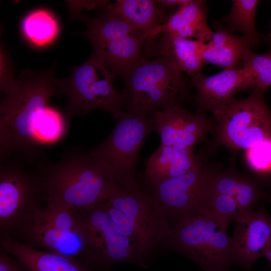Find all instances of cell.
Returning <instances> with one entry per match:
<instances>
[{
  "mask_svg": "<svg viewBox=\"0 0 271 271\" xmlns=\"http://www.w3.org/2000/svg\"><path fill=\"white\" fill-rule=\"evenodd\" d=\"M80 211L90 231L92 271H111L122 263L147 268L170 250L169 221L154 194L140 183Z\"/></svg>",
  "mask_w": 271,
  "mask_h": 271,
  "instance_id": "1",
  "label": "cell"
},
{
  "mask_svg": "<svg viewBox=\"0 0 271 271\" xmlns=\"http://www.w3.org/2000/svg\"><path fill=\"white\" fill-rule=\"evenodd\" d=\"M55 65L46 70L20 72L16 87L5 95L0 107L1 142L12 153L30 159L38 147L37 122L49 100L63 94V79L55 77Z\"/></svg>",
  "mask_w": 271,
  "mask_h": 271,
  "instance_id": "2",
  "label": "cell"
},
{
  "mask_svg": "<svg viewBox=\"0 0 271 271\" xmlns=\"http://www.w3.org/2000/svg\"><path fill=\"white\" fill-rule=\"evenodd\" d=\"M46 205L92 208L121 189L109 174L82 151L67 152L54 164L39 169Z\"/></svg>",
  "mask_w": 271,
  "mask_h": 271,
  "instance_id": "3",
  "label": "cell"
},
{
  "mask_svg": "<svg viewBox=\"0 0 271 271\" xmlns=\"http://www.w3.org/2000/svg\"><path fill=\"white\" fill-rule=\"evenodd\" d=\"M121 107L147 116L157 110L180 106L188 98L190 82L165 59H145L123 79Z\"/></svg>",
  "mask_w": 271,
  "mask_h": 271,
  "instance_id": "4",
  "label": "cell"
},
{
  "mask_svg": "<svg viewBox=\"0 0 271 271\" xmlns=\"http://www.w3.org/2000/svg\"><path fill=\"white\" fill-rule=\"evenodd\" d=\"M171 228L170 249L185 255L205 271H225L235 261L232 238L210 213L182 218Z\"/></svg>",
  "mask_w": 271,
  "mask_h": 271,
  "instance_id": "5",
  "label": "cell"
},
{
  "mask_svg": "<svg viewBox=\"0 0 271 271\" xmlns=\"http://www.w3.org/2000/svg\"><path fill=\"white\" fill-rule=\"evenodd\" d=\"M108 137L88 152L121 187L139 183L136 175L141 148L155 130L151 117L121 111Z\"/></svg>",
  "mask_w": 271,
  "mask_h": 271,
  "instance_id": "6",
  "label": "cell"
},
{
  "mask_svg": "<svg viewBox=\"0 0 271 271\" xmlns=\"http://www.w3.org/2000/svg\"><path fill=\"white\" fill-rule=\"evenodd\" d=\"M264 94L252 91L245 98H235L214 115L216 123L211 149L221 146L236 155L271 139V111Z\"/></svg>",
  "mask_w": 271,
  "mask_h": 271,
  "instance_id": "7",
  "label": "cell"
},
{
  "mask_svg": "<svg viewBox=\"0 0 271 271\" xmlns=\"http://www.w3.org/2000/svg\"><path fill=\"white\" fill-rule=\"evenodd\" d=\"M114 79L101 56L93 50L85 62L74 67L69 76L63 79L67 118L100 109L108 111L114 118L122 107L120 93L113 86Z\"/></svg>",
  "mask_w": 271,
  "mask_h": 271,
  "instance_id": "8",
  "label": "cell"
},
{
  "mask_svg": "<svg viewBox=\"0 0 271 271\" xmlns=\"http://www.w3.org/2000/svg\"><path fill=\"white\" fill-rule=\"evenodd\" d=\"M7 160L0 168V232L20 236L45 201L39 174L31 173L18 161Z\"/></svg>",
  "mask_w": 271,
  "mask_h": 271,
  "instance_id": "9",
  "label": "cell"
},
{
  "mask_svg": "<svg viewBox=\"0 0 271 271\" xmlns=\"http://www.w3.org/2000/svg\"><path fill=\"white\" fill-rule=\"evenodd\" d=\"M218 165L206 159L193 171L161 182L154 194L166 215L171 228L185 217L208 212L207 204L212 193V184Z\"/></svg>",
  "mask_w": 271,
  "mask_h": 271,
  "instance_id": "10",
  "label": "cell"
},
{
  "mask_svg": "<svg viewBox=\"0 0 271 271\" xmlns=\"http://www.w3.org/2000/svg\"><path fill=\"white\" fill-rule=\"evenodd\" d=\"M151 117L161 144L180 149L193 150L195 145L207 141V134L213 133L216 123L180 106L155 111Z\"/></svg>",
  "mask_w": 271,
  "mask_h": 271,
  "instance_id": "11",
  "label": "cell"
},
{
  "mask_svg": "<svg viewBox=\"0 0 271 271\" xmlns=\"http://www.w3.org/2000/svg\"><path fill=\"white\" fill-rule=\"evenodd\" d=\"M190 77L191 86L196 89L193 96L197 106L196 113L200 115L207 111L215 115L235 98L236 93L250 88L247 74L242 67L223 69L210 76L201 72Z\"/></svg>",
  "mask_w": 271,
  "mask_h": 271,
  "instance_id": "12",
  "label": "cell"
},
{
  "mask_svg": "<svg viewBox=\"0 0 271 271\" xmlns=\"http://www.w3.org/2000/svg\"><path fill=\"white\" fill-rule=\"evenodd\" d=\"M206 43L162 33L145 40L144 56L162 57L177 71L190 77L201 72L206 64L202 53Z\"/></svg>",
  "mask_w": 271,
  "mask_h": 271,
  "instance_id": "13",
  "label": "cell"
},
{
  "mask_svg": "<svg viewBox=\"0 0 271 271\" xmlns=\"http://www.w3.org/2000/svg\"><path fill=\"white\" fill-rule=\"evenodd\" d=\"M23 243L61 255L75 258L84 264L90 255L91 240L61 230L36 216L22 233Z\"/></svg>",
  "mask_w": 271,
  "mask_h": 271,
  "instance_id": "14",
  "label": "cell"
},
{
  "mask_svg": "<svg viewBox=\"0 0 271 271\" xmlns=\"http://www.w3.org/2000/svg\"><path fill=\"white\" fill-rule=\"evenodd\" d=\"M206 159L194 150L180 149L160 144L146 160L143 174L144 185L151 192L162 181L190 172L200 166Z\"/></svg>",
  "mask_w": 271,
  "mask_h": 271,
  "instance_id": "15",
  "label": "cell"
},
{
  "mask_svg": "<svg viewBox=\"0 0 271 271\" xmlns=\"http://www.w3.org/2000/svg\"><path fill=\"white\" fill-rule=\"evenodd\" d=\"M232 239L235 261L250 269L271 241V215L260 207L237 223Z\"/></svg>",
  "mask_w": 271,
  "mask_h": 271,
  "instance_id": "16",
  "label": "cell"
},
{
  "mask_svg": "<svg viewBox=\"0 0 271 271\" xmlns=\"http://www.w3.org/2000/svg\"><path fill=\"white\" fill-rule=\"evenodd\" d=\"M205 1L188 0L172 12L166 23L144 36L145 40L162 33H169L179 37L208 42L214 31L208 26L207 15L208 9Z\"/></svg>",
  "mask_w": 271,
  "mask_h": 271,
  "instance_id": "17",
  "label": "cell"
},
{
  "mask_svg": "<svg viewBox=\"0 0 271 271\" xmlns=\"http://www.w3.org/2000/svg\"><path fill=\"white\" fill-rule=\"evenodd\" d=\"M0 232L1 248L28 271H91L75 258L37 249Z\"/></svg>",
  "mask_w": 271,
  "mask_h": 271,
  "instance_id": "18",
  "label": "cell"
},
{
  "mask_svg": "<svg viewBox=\"0 0 271 271\" xmlns=\"http://www.w3.org/2000/svg\"><path fill=\"white\" fill-rule=\"evenodd\" d=\"M214 27L215 31L202 53L206 64L224 69L241 68L246 53L252 48L249 42L243 35H234L220 23H214Z\"/></svg>",
  "mask_w": 271,
  "mask_h": 271,
  "instance_id": "19",
  "label": "cell"
},
{
  "mask_svg": "<svg viewBox=\"0 0 271 271\" xmlns=\"http://www.w3.org/2000/svg\"><path fill=\"white\" fill-rule=\"evenodd\" d=\"M100 9L118 15L144 37L166 23L171 14L155 0H117Z\"/></svg>",
  "mask_w": 271,
  "mask_h": 271,
  "instance_id": "20",
  "label": "cell"
},
{
  "mask_svg": "<svg viewBox=\"0 0 271 271\" xmlns=\"http://www.w3.org/2000/svg\"><path fill=\"white\" fill-rule=\"evenodd\" d=\"M145 39L144 35L129 36L93 48L105 61L114 78L127 76L143 61Z\"/></svg>",
  "mask_w": 271,
  "mask_h": 271,
  "instance_id": "21",
  "label": "cell"
},
{
  "mask_svg": "<svg viewBox=\"0 0 271 271\" xmlns=\"http://www.w3.org/2000/svg\"><path fill=\"white\" fill-rule=\"evenodd\" d=\"M102 10L103 12L94 17L77 15L86 26L83 35L90 40L93 48L118 39L143 35L118 15Z\"/></svg>",
  "mask_w": 271,
  "mask_h": 271,
  "instance_id": "22",
  "label": "cell"
},
{
  "mask_svg": "<svg viewBox=\"0 0 271 271\" xmlns=\"http://www.w3.org/2000/svg\"><path fill=\"white\" fill-rule=\"evenodd\" d=\"M21 29L26 39L33 45L42 47L51 44L59 32L58 22L50 12L38 9L23 19Z\"/></svg>",
  "mask_w": 271,
  "mask_h": 271,
  "instance_id": "23",
  "label": "cell"
},
{
  "mask_svg": "<svg viewBox=\"0 0 271 271\" xmlns=\"http://www.w3.org/2000/svg\"><path fill=\"white\" fill-rule=\"evenodd\" d=\"M46 223L64 231L91 240L88 225L77 209L73 207L46 205L35 215Z\"/></svg>",
  "mask_w": 271,
  "mask_h": 271,
  "instance_id": "24",
  "label": "cell"
},
{
  "mask_svg": "<svg viewBox=\"0 0 271 271\" xmlns=\"http://www.w3.org/2000/svg\"><path fill=\"white\" fill-rule=\"evenodd\" d=\"M258 1L233 0L230 13L222 20L227 23L228 29L232 33L241 32L249 42L252 48L261 41V36L257 32L255 24V15Z\"/></svg>",
  "mask_w": 271,
  "mask_h": 271,
  "instance_id": "25",
  "label": "cell"
},
{
  "mask_svg": "<svg viewBox=\"0 0 271 271\" xmlns=\"http://www.w3.org/2000/svg\"><path fill=\"white\" fill-rule=\"evenodd\" d=\"M263 185L256 178L237 172L230 195L234 197L245 216L254 212V208L262 199L267 198Z\"/></svg>",
  "mask_w": 271,
  "mask_h": 271,
  "instance_id": "26",
  "label": "cell"
},
{
  "mask_svg": "<svg viewBox=\"0 0 271 271\" xmlns=\"http://www.w3.org/2000/svg\"><path fill=\"white\" fill-rule=\"evenodd\" d=\"M242 68L247 74L250 89L264 93L271 86V47L262 54L249 50L245 54Z\"/></svg>",
  "mask_w": 271,
  "mask_h": 271,
  "instance_id": "27",
  "label": "cell"
},
{
  "mask_svg": "<svg viewBox=\"0 0 271 271\" xmlns=\"http://www.w3.org/2000/svg\"><path fill=\"white\" fill-rule=\"evenodd\" d=\"M67 119L65 114L48 105L36 125V139L38 146L53 144L62 139L66 132Z\"/></svg>",
  "mask_w": 271,
  "mask_h": 271,
  "instance_id": "28",
  "label": "cell"
},
{
  "mask_svg": "<svg viewBox=\"0 0 271 271\" xmlns=\"http://www.w3.org/2000/svg\"><path fill=\"white\" fill-rule=\"evenodd\" d=\"M207 210L226 229L231 221L238 223L246 217L234 197L228 194L212 192L208 202Z\"/></svg>",
  "mask_w": 271,
  "mask_h": 271,
  "instance_id": "29",
  "label": "cell"
},
{
  "mask_svg": "<svg viewBox=\"0 0 271 271\" xmlns=\"http://www.w3.org/2000/svg\"><path fill=\"white\" fill-rule=\"evenodd\" d=\"M244 159L256 178L267 184L271 177V139L244 151Z\"/></svg>",
  "mask_w": 271,
  "mask_h": 271,
  "instance_id": "30",
  "label": "cell"
},
{
  "mask_svg": "<svg viewBox=\"0 0 271 271\" xmlns=\"http://www.w3.org/2000/svg\"><path fill=\"white\" fill-rule=\"evenodd\" d=\"M18 78L16 77L9 58L4 48L1 47V91L6 95L15 86Z\"/></svg>",
  "mask_w": 271,
  "mask_h": 271,
  "instance_id": "31",
  "label": "cell"
},
{
  "mask_svg": "<svg viewBox=\"0 0 271 271\" xmlns=\"http://www.w3.org/2000/svg\"><path fill=\"white\" fill-rule=\"evenodd\" d=\"M0 271L28 270L19 260L1 248Z\"/></svg>",
  "mask_w": 271,
  "mask_h": 271,
  "instance_id": "32",
  "label": "cell"
},
{
  "mask_svg": "<svg viewBox=\"0 0 271 271\" xmlns=\"http://www.w3.org/2000/svg\"><path fill=\"white\" fill-rule=\"evenodd\" d=\"M162 7L172 12L186 4L188 0H158L157 1Z\"/></svg>",
  "mask_w": 271,
  "mask_h": 271,
  "instance_id": "33",
  "label": "cell"
},
{
  "mask_svg": "<svg viewBox=\"0 0 271 271\" xmlns=\"http://www.w3.org/2000/svg\"><path fill=\"white\" fill-rule=\"evenodd\" d=\"M264 255L268 260L271 267V241L267 246Z\"/></svg>",
  "mask_w": 271,
  "mask_h": 271,
  "instance_id": "34",
  "label": "cell"
},
{
  "mask_svg": "<svg viewBox=\"0 0 271 271\" xmlns=\"http://www.w3.org/2000/svg\"><path fill=\"white\" fill-rule=\"evenodd\" d=\"M267 183H269V184H271V177H270L269 180H268ZM267 198L268 199L269 201H270L271 202V194L269 195H268Z\"/></svg>",
  "mask_w": 271,
  "mask_h": 271,
  "instance_id": "35",
  "label": "cell"
},
{
  "mask_svg": "<svg viewBox=\"0 0 271 271\" xmlns=\"http://www.w3.org/2000/svg\"><path fill=\"white\" fill-rule=\"evenodd\" d=\"M268 39L269 42H271V24H270V32H269V35L268 36Z\"/></svg>",
  "mask_w": 271,
  "mask_h": 271,
  "instance_id": "36",
  "label": "cell"
},
{
  "mask_svg": "<svg viewBox=\"0 0 271 271\" xmlns=\"http://www.w3.org/2000/svg\"><path fill=\"white\" fill-rule=\"evenodd\" d=\"M225 271H230L229 269H227L226 270H225Z\"/></svg>",
  "mask_w": 271,
  "mask_h": 271,
  "instance_id": "37",
  "label": "cell"
}]
</instances>
